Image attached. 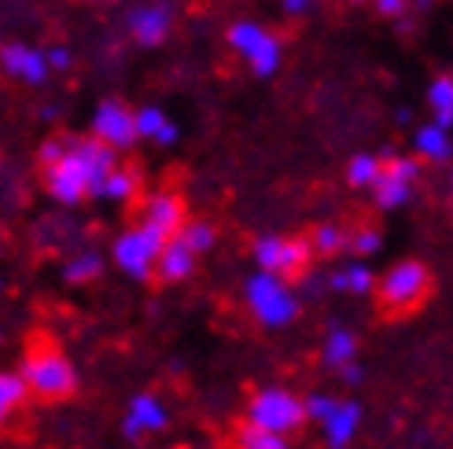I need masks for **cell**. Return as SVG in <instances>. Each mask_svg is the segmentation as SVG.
<instances>
[{
	"mask_svg": "<svg viewBox=\"0 0 453 449\" xmlns=\"http://www.w3.org/2000/svg\"><path fill=\"white\" fill-rule=\"evenodd\" d=\"M115 166H119V151L104 144L100 137H71L63 159H56L52 166H41V181L56 203L78 207L85 199L104 195V181Z\"/></svg>",
	"mask_w": 453,
	"mask_h": 449,
	"instance_id": "1",
	"label": "cell"
},
{
	"mask_svg": "<svg viewBox=\"0 0 453 449\" xmlns=\"http://www.w3.org/2000/svg\"><path fill=\"white\" fill-rule=\"evenodd\" d=\"M22 379L30 384V394L41 406H59L78 394V372L66 361V354L44 331H34V339L22 354Z\"/></svg>",
	"mask_w": 453,
	"mask_h": 449,
	"instance_id": "2",
	"label": "cell"
},
{
	"mask_svg": "<svg viewBox=\"0 0 453 449\" xmlns=\"http://www.w3.org/2000/svg\"><path fill=\"white\" fill-rule=\"evenodd\" d=\"M435 291L432 265H424L420 258H402L395 262L388 273L376 280V306L383 321H405L427 306Z\"/></svg>",
	"mask_w": 453,
	"mask_h": 449,
	"instance_id": "3",
	"label": "cell"
},
{
	"mask_svg": "<svg viewBox=\"0 0 453 449\" xmlns=\"http://www.w3.org/2000/svg\"><path fill=\"white\" fill-rule=\"evenodd\" d=\"M243 302L262 328H288L299 317V295L291 291V280L269 273V269H258L255 277H247Z\"/></svg>",
	"mask_w": 453,
	"mask_h": 449,
	"instance_id": "4",
	"label": "cell"
},
{
	"mask_svg": "<svg viewBox=\"0 0 453 449\" xmlns=\"http://www.w3.org/2000/svg\"><path fill=\"white\" fill-rule=\"evenodd\" d=\"M251 423L265 431H277V435H291L299 431L303 423L310 420L306 413V401L299 394H291L288 387H262L247 398V413H243Z\"/></svg>",
	"mask_w": 453,
	"mask_h": 449,
	"instance_id": "5",
	"label": "cell"
},
{
	"mask_svg": "<svg viewBox=\"0 0 453 449\" xmlns=\"http://www.w3.org/2000/svg\"><path fill=\"white\" fill-rule=\"evenodd\" d=\"M251 255L258 262V269H269L277 277H288V280H303L310 269H313V243L310 236H258L251 243Z\"/></svg>",
	"mask_w": 453,
	"mask_h": 449,
	"instance_id": "6",
	"label": "cell"
},
{
	"mask_svg": "<svg viewBox=\"0 0 453 449\" xmlns=\"http://www.w3.org/2000/svg\"><path fill=\"white\" fill-rule=\"evenodd\" d=\"M163 247H166V240L155 236L151 229H144V224L137 221L133 229H126V232L115 240L111 255H115V265L122 269L126 277H133V280H151L155 269H158V255H163Z\"/></svg>",
	"mask_w": 453,
	"mask_h": 449,
	"instance_id": "7",
	"label": "cell"
},
{
	"mask_svg": "<svg viewBox=\"0 0 453 449\" xmlns=\"http://www.w3.org/2000/svg\"><path fill=\"white\" fill-rule=\"evenodd\" d=\"M225 41L233 44V49L247 59V66L258 74V78H269V74H277V66H280V52H284V44L277 34H269L265 27H258V22H233L229 34H225Z\"/></svg>",
	"mask_w": 453,
	"mask_h": 449,
	"instance_id": "8",
	"label": "cell"
},
{
	"mask_svg": "<svg viewBox=\"0 0 453 449\" xmlns=\"http://www.w3.org/2000/svg\"><path fill=\"white\" fill-rule=\"evenodd\" d=\"M420 177V163L410 159V155H383V173L380 181L369 188L372 192V203L380 210H398L410 203L413 195V185Z\"/></svg>",
	"mask_w": 453,
	"mask_h": 449,
	"instance_id": "9",
	"label": "cell"
},
{
	"mask_svg": "<svg viewBox=\"0 0 453 449\" xmlns=\"http://www.w3.org/2000/svg\"><path fill=\"white\" fill-rule=\"evenodd\" d=\"M93 137H100L104 144H111L115 151H129L133 144L141 141L137 129V110H129V103L122 100H100L96 115H93Z\"/></svg>",
	"mask_w": 453,
	"mask_h": 449,
	"instance_id": "10",
	"label": "cell"
},
{
	"mask_svg": "<svg viewBox=\"0 0 453 449\" xmlns=\"http://www.w3.org/2000/svg\"><path fill=\"white\" fill-rule=\"evenodd\" d=\"M185 221H188V210H185V199L177 192H155L141 207V224L163 240H173L180 229H185Z\"/></svg>",
	"mask_w": 453,
	"mask_h": 449,
	"instance_id": "11",
	"label": "cell"
},
{
	"mask_svg": "<svg viewBox=\"0 0 453 449\" xmlns=\"http://www.w3.org/2000/svg\"><path fill=\"white\" fill-rule=\"evenodd\" d=\"M0 63H4V74L19 78L22 85H44V78L52 71L49 52L30 49V44H19V41H8L0 49Z\"/></svg>",
	"mask_w": 453,
	"mask_h": 449,
	"instance_id": "12",
	"label": "cell"
},
{
	"mask_svg": "<svg viewBox=\"0 0 453 449\" xmlns=\"http://www.w3.org/2000/svg\"><path fill=\"white\" fill-rule=\"evenodd\" d=\"M170 423V413H166V406L158 401L155 394H137L129 401V409H126V420H122V435L129 438V442H141L144 435H151V431H163Z\"/></svg>",
	"mask_w": 453,
	"mask_h": 449,
	"instance_id": "13",
	"label": "cell"
},
{
	"mask_svg": "<svg viewBox=\"0 0 453 449\" xmlns=\"http://www.w3.org/2000/svg\"><path fill=\"white\" fill-rule=\"evenodd\" d=\"M126 30L141 49H158L170 37V8L166 4H141L126 15Z\"/></svg>",
	"mask_w": 453,
	"mask_h": 449,
	"instance_id": "14",
	"label": "cell"
},
{
	"mask_svg": "<svg viewBox=\"0 0 453 449\" xmlns=\"http://www.w3.org/2000/svg\"><path fill=\"white\" fill-rule=\"evenodd\" d=\"M196 251L192 247L180 240V236H173V240H166V247H163V255H158V280L163 284H180V280H188L192 273H196Z\"/></svg>",
	"mask_w": 453,
	"mask_h": 449,
	"instance_id": "15",
	"label": "cell"
},
{
	"mask_svg": "<svg viewBox=\"0 0 453 449\" xmlns=\"http://www.w3.org/2000/svg\"><path fill=\"white\" fill-rule=\"evenodd\" d=\"M357 423H361V406H357V401H350V398H339L332 416L321 423V428H325V442L332 449H347L354 442V435H357Z\"/></svg>",
	"mask_w": 453,
	"mask_h": 449,
	"instance_id": "16",
	"label": "cell"
},
{
	"mask_svg": "<svg viewBox=\"0 0 453 449\" xmlns=\"http://www.w3.org/2000/svg\"><path fill=\"white\" fill-rule=\"evenodd\" d=\"M350 361H357V335L347 331V328H332L325 346H321V365L332 369V372H339V369L350 365Z\"/></svg>",
	"mask_w": 453,
	"mask_h": 449,
	"instance_id": "17",
	"label": "cell"
},
{
	"mask_svg": "<svg viewBox=\"0 0 453 449\" xmlns=\"http://www.w3.org/2000/svg\"><path fill=\"white\" fill-rule=\"evenodd\" d=\"M306 236H310V243H313V255H317V258H335V255L350 251V232L343 229V224L317 221Z\"/></svg>",
	"mask_w": 453,
	"mask_h": 449,
	"instance_id": "18",
	"label": "cell"
},
{
	"mask_svg": "<svg viewBox=\"0 0 453 449\" xmlns=\"http://www.w3.org/2000/svg\"><path fill=\"white\" fill-rule=\"evenodd\" d=\"M233 449H291L288 435H277V431H265L251 420H240L236 431H233Z\"/></svg>",
	"mask_w": 453,
	"mask_h": 449,
	"instance_id": "19",
	"label": "cell"
},
{
	"mask_svg": "<svg viewBox=\"0 0 453 449\" xmlns=\"http://www.w3.org/2000/svg\"><path fill=\"white\" fill-rule=\"evenodd\" d=\"M30 398L34 394H30V384L22 379V372H4L0 376V420L4 423H12V416H19Z\"/></svg>",
	"mask_w": 453,
	"mask_h": 449,
	"instance_id": "20",
	"label": "cell"
},
{
	"mask_svg": "<svg viewBox=\"0 0 453 449\" xmlns=\"http://www.w3.org/2000/svg\"><path fill=\"white\" fill-rule=\"evenodd\" d=\"M417 151L424 155L427 163H446L453 155V141H449V129L439 122H427L417 129Z\"/></svg>",
	"mask_w": 453,
	"mask_h": 449,
	"instance_id": "21",
	"label": "cell"
},
{
	"mask_svg": "<svg viewBox=\"0 0 453 449\" xmlns=\"http://www.w3.org/2000/svg\"><path fill=\"white\" fill-rule=\"evenodd\" d=\"M137 129H141L144 141H155L163 148H170L177 141V126L166 118V110H158V107H141L137 110Z\"/></svg>",
	"mask_w": 453,
	"mask_h": 449,
	"instance_id": "22",
	"label": "cell"
},
{
	"mask_svg": "<svg viewBox=\"0 0 453 449\" xmlns=\"http://www.w3.org/2000/svg\"><path fill=\"white\" fill-rule=\"evenodd\" d=\"M328 287L343 291V295H365V291L376 287V280L365 269V262H354V265H343V269H335V273H328Z\"/></svg>",
	"mask_w": 453,
	"mask_h": 449,
	"instance_id": "23",
	"label": "cell"
},
{
	"mask_svg": "<svg viewBox=\"0 0 453 449\" xmlns=\"http://www.w3.org/2000/svg\"><path fill=\"white\" fill-rule=\"evenodd\" d=\"M137 188H141V173L129 170V166H115L104 181V199H111V203H133V199H137Z\"/></svg>",
	"mask_w": 453,
	"mask_h": 449,
	"instance_id": "24",
	"label": "cell"
},
{
	"mask_svg": "<svg viewBox=\"0 0 453 449\" xmlns=\"http://www.w3.org/2000/svg\"><path fill=\"white\" fill-rule=\"evenodd\" d=\"M380 173H383V155H369V151H361L354 155V159L347 163V185L350 188H372L380 181Z\"/></svg>",
	"mask_w": 453,
	"mask_h": 449,
	"instance_id": "25",
	"label": "cell"
},
{
	"mask_svg": "<svg viewBox=\"0 0 453 449\" xmlns=\"http://www.w3.org/2000/svg\"><path fill=\"white\" fill-rule=\"evenodd\" d=\"M100 277H104V258L96 251H78V255H71V262L63 265L66 284H93Z\"/></svg>",
	"mask_w": 453,
	"mask_h": 449,
	"instance_id": "26",
	"label": "cell"
},
{
	"mask_svg": "<svg viewBox=\"0 0 453 449\" xmlns=\"http://www.w3.org/2000/svg\"><path fill=\"white\" fill-rule=\"evenodd\" d=\"M427 107H432V115L439 126H453V74H439L427 88Z\"/></svg>",
	"mask_w": 453,
	"mask_h": 449,
	"instance_id": "27",
	"label": "cell"
},
{
	"mask_svg": "<svg viewBox=\"0 0 453 449\" xmlns=\"http://www.w3.org/2000/svg\"><path fill=\"white\" fill-rule=\"evenodd\" d=\"M177 236L185 240L196 255H207L211 247H214V240H218V229H214L211 221H203V217H188V221H185V229H180Z\"/></svg>",
	"mask_w": 453,
	"mask_h": 449,
	"instance_id": "28",
	"label": "cell"
},
{
	"mask_svg": "<svg viewBox=\"0 0 453 449\" xmlns=\"http://www.w3.org/2000/svg\"><path fill=\"white\" fill-rule=\"evenodd\" d=\"M383 247V232L376 229V224H361V229L350 232V251L354 255H376Z\"/></svg>",
	"mask_w": 453,
	"mask_h": 449,
	"instance_id": "29",
	"label": "cell"
},
{
	"mask_svg": "<svg viewBox=\"0 0 453 449\" xmlns=\"http://www.w3.org/2000/svg\"><path fill=\"white\" fill-rule=\"evenodd\" d=\"M335 394H310L306 398V413H310V420L313 423H325L328 416H332V409H335Z\"/></svg>",
	"mask_w": 453,
	"mask_h": 449,
	"instance_id": "30",
	"label": "cell"
},
{
	"mask_svg": "<svg viewBox=\"0 0 453 449\" xmlns=\"http://www.w3.org/2000/svg\"><path fill=\"white\" fill-rule=\"evenodd\" d=\"M66 144H71V137H49V141L37 148V166H52L56 159H63Z\"/></svg>",
	"mask_w": 453,
	"mask_h": 449,
	"instance_id": "31",
	"label": "cell"
},
{
	"mask_svg": "<svg viewBox=\"0 0 453 449\" xmlns=\"http://www.w3.org/2000/svg\"><path fill=\"white\" fill-rule=\"evenodd\" d=\"M372 8L383 19H402L405 11H410V0H372Z\"/></svg>",
	"mask_w": 453,
	"mask_h": 449,
	"instance_id": "32",
	"label": "cell"
},
{
	"mask_svg": "<svg viewBox=\"0 0 453 449\" xmlns=\"http://www.w3.org/2000/svg\"><path fill=\"white\" fill-rule=\"evenodd\" d=\"M44 52H49L52 71H66V66H71V52H66L63 44H52V49H44Z\"/></svg>",
	"mask_w": 453,
	"mask_h": 449,
	"instance_id": "33",
	"label": "cell"
},
{
	"mask_svg": "<svg viewBox=\"0 0 453 449\" xmlns=\"http://www.w3.org/2000/svg\"><path fill=\"white\" fill-rule=\"evenodd\" d=\"M339 379H343L347 387H357L361 379H365V372H361V365H357V361H350V365H343V369H339Z\"/></svg>",
	"mask_w": 453,
	"mask_h": 449,
	"instance_id": "34",
	"label": "cell"
},
{
	"mask_svg": "<svg viewBox=\"0 0 453 449\" xmlns=\"http://www.w3.org/2000/svg\"><path fill=\"white\" fill-rule=\"evenodd\" d=\"M280 8L284 15H306L313 8V0H280Z\"/></svg>",
	"mask_w": 453,
	"mask_h": 449,
	"instance_id": "35",
	"label": "cell"
},
{
	"mask_svg": "<svg viewBox=\"0 0 453 449\" xmlns=\"http://www.w3.org/2000/svg\"><path fill=\"white\" fill-rule=\"evenodd\" d=\"M85 4H93V0H85Z\"/></svg>",
	"mask_w": 453,
	"mask_h": 449,
	"instance_id": "36",
	"label": "cell"
},
{
	"mask_svg": "<svg viewBox=\"0 0 453 449\" xmlns=\"http://www.w3.org/2000/svg\"><path fill=\"white\" fill-rule=\"evenodd\" d=\"M354 4H361V0H354Z\"/></svg>",
	"mask_w": 453,
	"mask_h": 449,
	"instance_id": "37",
	"label": "cell"
}]
</instances>
